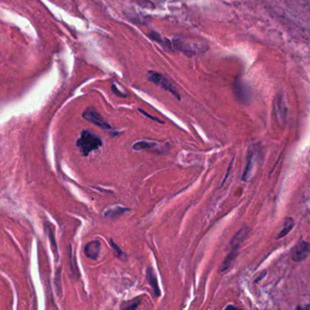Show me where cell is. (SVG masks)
Listing matches in <instances>:
<instances>
[{
    "instance_id": "1",
    "label": "cell",
    "mask_w": 310,
    "mask_h": 310,
    "mask_svg": "<svg viewBox=\"0 0 310 310\" xmlns=\"http://www.w3.org/2000/svg\"><path fill=\"white\" fill-rule=\"evenodd\" d=\"M103 146L102 139L92 131L84 129L81 131L80 137L77 140V147L79 148L83 157L89 156L90 153Z\"/></svg>"
},
{
    "instance_id": "2",
    "label": "cell",
    "mask_w": 310,
    "mask_h": 310,
    "mask_svg": "<svg viewBox=\"0 0 310 310\" xmlns=\"http://www.w3.org/2000/svg\"><path fill=\"white\" fill-rule=\"evenodd\" d=\"M148 78L151 82H154L155 84L161 87L162 89L168 90L169 93L172 94L173 96L176 97L177 99H180L179 94L177 92L176 88L174 87V85L166 77H164L163 75L158 74L157 72H152L151 71V72L148 73Z\"/></svg>"
},
{
    "instance_id": "3",
    "label": "cell",
    "mask_w": 310,
    "mask_h": 310,
    "mask_svg": "<svg viewBox=\"0 0 310 310\" xmlns=\"http://www.w3.org/2000/svg\"><path fill=\"white\" fill-rule=\"evenodd\" d=\"M82 116L86 120L93 123L99 128H102L104 129H112L111 126L99 115V112L94 108H89L86 109Z\"/></svg>"
},
{
    "instance_id": "4",
    "label": "cell",
    "mask_w": 310,
    "mask_h": 310,
    "mask_svg": "<svg viewBox=\"0 0 310 310\" xmlns=\"http://www.w3.org/2000/svg\"><path fill=\"white\" fill-rule=\"evenodd\" d=\"M310 253V244L307 242L301 241L296 245L294 250L292 257L296 262L304 260Z\"/></svg>"
},
{
    "instance_id": "5",
    "label": "cell",
    "mask_w": 310,
    "mask_h": 310,
    "mask_svg": "<svg viewBox=\"0 0 310 310\" xmlns=\"http://www.w3.org/2000/svg\"><path fill=\"white\" fill-rule=\"evenodd\" d=\"M100 249H101V244L99 240L89 242L84 247L85 255L90 259L96 260L99 257Z\"/></svg>"
},
{
    "instance_id": "6",
    "label": "cell",
    "mask_w": 310,
    "mask_h": 310,
    "mask_svg": "<svg viewBox=\"0 0 310 310\" xmlns=\"http://www.w3.org/2000/svg\"><path fill=\"white\" fill-rule=\"evenodd\" d=\"M146 276H147L148 284L152 287L154 295L156 296H159L160 295V288L158 286V277H157L155 270L153 269L152 267L148 266L147 270H146Z\"/></svg>"
},
{
    "instance_id": "7",
    "label": "cell",
    "mask_w": 310,
    "mask_h": 310,
    "mask_svg": "<svg viewBox=\"0 0 310 310\" xmlns=\"http://www.w3.org/2000/svg\"><path fill=\"white\" fill-rule=\"evenodd\" d=\"M235 95L238 100H240L241 102H246V100H248V94L246 92V88L244 84H241L239 82V80H237L235 85Z\"/></svg>"
},
{
    "instance_id": "8",
    "label": "cell",
    "mask_w": 310,
    "mask_h": 310,
    "mask_svg": "<svg viewBox=\"0 0 310 310\" xmlns=\"http://www.w3.org/2000/svg\"><path fill=\"white\" fill-rule=\"evenodd\" d=\"M158 142H154V141H148V140H142V141H138L136 142L132 146L135 151H142V150H148V149H152V148H157Z\"/></svg>"
},
{
    "instance_id": "9",
    "label": "cell",
    "mask_w": 310,
    "mask_h": 310,
    "mask_svg": "<svg viewBox=\"0 0 310 310\" xmlns=\"http://www.w3.org/2000/svg\"><path fill=\"white\" fill-rule=\"evenodd\" d=\"M246 234H247V229L246 228H242L241 230L236 234L231 242L232 250H235V251L238 250V247L241 245L242 242L244 241Z\"/></svg>"
},
{
    "instance_id": "10",
    "label": "cell",
    "mask_w": 310,
    "mask_h": 310,
    "mask_svg": "<svg viewBox=\"0 0 310 310\" xmlns=\"http://www.w3.org/2000/svg\"><path fill=\"white\" fill-rule=\"evenodd\" d=\"M130 211V208L128 207H114V208H109V210L105 212V217H109V218H115V217H118V216H121L124 213L126 212Z\"/></svg>"
},
{
    "instance_id": "11",
    "label": "cell",
    "mask_w": 310,
    "mask_h": 310,
    "mask_svg": "<svg viewBox=\"0 0 310 310\" xmlns=\"http://www.w3.org/2000/svg\"><path fill=\"white\" fill-rule=\"evenodd\" d=\"M294 221H293V219L290 218V217H288V218H285V223H284V226H283V228L281 229L280 232H279V234L277 235L276 236V238H282V237H284L285 235H287L289 232H290L291 229H292V227L294 226Z\"/></svg>"
},
{
    "instance_id": "12",
    "label": "cell",
    "mask_w": 310,
    "mask_h": 310,
    "mask_svg": "<svg viewBox=\"0 0 310 310\" xmlns=\"http://www.w3.org/2000/svg\"><path fill=\"white\" fill-rule=\"evenodd\" d=\"M236 255H237V251L231 250L230 253H229V254L227 255V256H226V259H225L224 262L222 263L221 267H220V271L224 272V271H226V269H228V268H229V266H231L233 261L236 259Z\"/></svg>"
},
{
    "instance_id": "13",
    "label": "cell",
    "mask_w": 310,
    "mask_h": 310,
    "mask_svg": "<svg viewBox=\"0 0 310 310\" xmlns=\"http://www.w3.org/2000/svg\"><path fill=\"white\" fill-rule=\"evenodd\" d=\"M45 227L47 229V231L49 233V236H50V240L51 242V246H52V249H53V253H54L56 258H58V247H57V243H56V239H55L54 230H53V227L50 226L49 224H46Z\"/></svg>"
},
{
    "instance_id": "14",
    "label": "cell",
    "mask_w": 310,
    "mask_h": 310,
    "mask_svg": "<svg viewBox=\"0 0 310 310\" xmlns=\"http://www.w3.org/2000/svg\"><path fill=\"white\" fill-rule=\"evenodd\" d=\"M140 304V300L137 298L132 301L125 302L122 305H120L121 309H136Z\"/></svg>"
},
{
    "instance_id": "15",
    "label": "cell",
    "mask_w": 310,
    "mask_h": 310,
    "mask_svg": "<svg viewBox=\"0 0 310 310\" xmlns=\"http://www.w3.org/2000/svg\"><path fill=\"white\" fill-rule=\"evenodd\" d=\"M109 243H110V245L112 246V248H113L115 252H116L117 256L119 257L120 259L124 260V259H125V253H124L123 250L119 247L118 244H116V243L113 241V239H109Z\"/></svg>"
},
{
    "instance_id": "16",
    "label": "cell",
    "mask_w": 310,
    "mask_h": 310,
    "mask_svg": "<svg viewBox=\"0 0 310 310\" xmlns=\"http://www.w3.org/2000/svg\"><path fill=\"white\" fill-rule=\"evenodd\" d=\"M60 272H61V268L59 267V270L57 271V273H56V278H55V284H56L57 290H58V293H59V295L61 294V283H60L61 274H60Z\"/></svg>"
},
{
    "instance_id": "17",
    "label": "cell",
    "mask_w": 310,
    "mask_h": 310,
    "mask_svg": "<svg viewBox=\"0 0 310 310\" xmlns=\"http://www.w3.org/2000/svg\"><path fill=\"white\" fill-rule=\"evenodd\" d=\"M138 111H139L140 113H142L145 117H148V118H150V119H152V120H155V121H157L158 123H164L162 120H160V119H158V118H155V117H153V116H150L149 114L147 113V112H145V111L142 110V109H138Z\"/></svg>"
}]
</instances>
